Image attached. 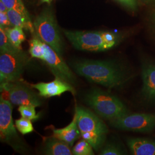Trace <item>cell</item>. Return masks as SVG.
I'll return each instance as SVG.
<instances>
[{
  "mask_svg": "<svg viewBox=\"0 0 155 155\" xmlns=\"http://www.w3.org/2000/svg\"><path fill=\"white\" fill-rule=\"evenodd\" d=\"M72 67L90 82L109 89L121 87L127 80L126 71L113 61L81 60L75 61Z\"/></svg>",
  "mask_w": 155,
  "mask_h": 155,
  "instance_id": "6da1fadb",
  "label": "cell"
},
{
  "mask_svg": "<svg viewBox=\"0 0 155 155\" xmlns=\"http://www.w3.org/2000/svg\"><path fill=\"white\" fill-rule=\"evenodd\" d=\"M73 47L78 50L101 52L110 50L119 44L121 36L109 31L63 30Z\"/></svg>",
  "mask_w": 155,
  "mask_h": 155,
  "instance_id": "7a4b0ae2",
  "label": "cell"
},
{
  "mask_svg": "<svg viewBox=\"0 0 155 155\" xmlns=\"http://www.w3.org/2000/svg\"><path fill=\"white\" fill-rule=\"evenodd\" d=\"M85 101L97 114L109 121L130 113L127 107L118 98L98 88L92 89L87 93Z\"/></svg>",
  "mask_w": 155,
  "mask_h": 155,
  "instance_id": "3957f363",
  "label": "cell"
},
{
  "mask_svg": "<svg viewBox=\"0 0 155 155\" xmlns=\"http://www.w3.org/2000/svg\"><path fill=\"white\" fill-rule=\"evenodd\" d=\"M77 124L82 139L88 141L95 151L102 148L105 143L108 128L94 113L82 106H77Z\"/></svg>",
  "mask_w": 155,
  "mask_h": 155,
  "instance_id": "277c9868",
  "label": "cell"
},
{
  "mask_svg": "<svg viewBox=\"0 0 155 155\" xmlns=\"http://www.w3.org/2000/svg\"><path fill=\"white\" fill-rule=\"evenodd\" d=\"M33 26L36 35L61 56L63 45L61 34L52 10L47 8L35 18Z\"/></svg>",
  "mask_w": 155,
  "mask_h": 155,
  "instance_id": "5b68a950",
  "label": "cell"
},
{
  "mask_svg": "<svg viewBox=\"0 0 155 155\" xmlns=\"http://www.w3.org/2000/svg\"><path fill=\"white\" fill-rule=\"evenodd\" d=\"M27 63L28 55L22 50L16 52H0L1 83L20 81Z\"/></svg>",
  "mask_w": 155,
  "mask_h": 155,
  "instance_id": "8992f818",
  "label": "cell"
},
{
  "mask_svg": "<svg viewBox=\"0 0 155 155\" xmlns=\"http://www.w3.org/2000/svg\"><path fill=\"white\" fill-rule=\"evenodd\" d=\"M12 103L1 96L0 99V139L1 142L9 144L15 150L21 152L25 149L18 137L12 118Z\"/></svg>",
  "mask_w": 155,
  "mask_h": 155,
  "instance_id": "52a82bcc",
  "label": "cell"
},
{
  "mask_svg": "<svg viewBox=\"0 0 155 155\" xmlns=\"http://www.w3.org/2000/svg\"><path fill=\"white\" fill-rule=\"evenodd\" d=\"M110 121L113 127L122 130L149 133L155 129V114H127Z\"/></svg>",
  "mask_w": 155,
  "mask_h": 155,
  "instance_id": "ba28073f",
  "label": "cell"
},
{
  "mask_svg": "<svg viewBox=\"0 0 155 155\" xmlns=\"http://www.w3.org/2000/svg\"><path fill=\"white\" fill-rule=\"evenodd\" d=\"M1 91L8 94L9 101L15 105H41L40 95L21 81L1 83Z\"/></svg>",
  "mask_w": 155,
  "mask_h": 155,
  "instance_id": "9c48e42d",
  "label": "cell"
},
{
  "mask_svg": "<svg viewBox=\"0 0 155 155\" xmlns=\"http://www.w3.org/2000/svg\"><path fill=\"white\" fill-rule=\"evenodd\" d=\"M41 61L47 64L55 78L70 84H75L76 78L71 70L67 65L61 56L45 42H43V54Z\"/></svg>",
  "mask_w": 155,
  "mask_h": 155,
  "instance_id": "30bf717a",
  "label": "cell"
},
{
  "mask_svg": "<svg viewBox=\"0 0 155 155\" xmlns=\"http://www.w3.org/2000/svg\"><path fill=\"white\" fill-rule=\"evenodd\" d=\"M31 86L39 91L40 97L45 98L60 96L67 91H70L73 94L75 93V90L70 83L58 78H55L54 81L50 82H40L31 84Z\"/></svg>",
  "mask_w": 155,
  "mask_h": 155,
  "instance_id": "8fae6325",
  "label": "cell"
},
{
  "mask_svg": "<svg viewBox=\"0 0 155 155\" xmlns=\"http://www.w3.org/2000/svg\"><path fill=\"white\" fill-rule=\"evenodd\" d=\"M141 77V93L146 100L155 102V64H144L142 66Z\"/></svg>",
  "mask_w": 155,
  "mask_h": 155,
  "instance_id": "7c38bea8",
  "label": "cell"
},
{
  "mask_svg": "<svg viewBox=\"0 0 155 155\" xmlns=\"http://www.w3.org/2000/svg\"><path fill=\"white\" fill-rule=\"evenodd\" d=\"M52 136L66 142L72 147L76 140L79 139L81 134L77 124V114L75 112L72 121L66 127L61 129H52Z\"/></svg>",
  "mask_w": 155,
  "mask_h": 155,
  "instance_id": "4fadbf2b",
  "label": "cell"
},
{
  "mask_svg": "<svg viewBox=\"0 0 155 155\" xmlns=\"http://www.w3.org/2000/svg\"><path fill=\"white\" fill-rule=\"evenodd\" d=\"M130 152L133 155H155V141L145 138H132L127 140Z\"/></svg>",
  "mask_w": 155,
  "mask_h": 155,
  "instance_id": "5bb4252c",
  "label": "cell"
},
{
  "mask_svg": "<svg viewBox=\"0 0 155 155\" xmlns=\"http://www.w3.org/2000/svg\"><path fill=\"white\" fill-rule=\"evenodd\" d=\"M70 146L54 136L47 138L44 145V153L48 155H71Z\"/></svg>",
  "mask_w": 155,
  "mask_h": 155,
  "instance_id": "9a60e30c",
  "label": "cell"
},
{
  "mask_svg": "<svg viewBox=\"0 0 155 155\" xmlns=\"http://www.w3.org/2000/svg\"><path fill=\"white\" fill-rule=\"evenodd\" d=\"M7 14L12 26L28 30L32 35L35 33L33 23L31 21L30 16H27L14 9H8Z\"/></svg>",
  "mask_w": 155,
  "mask_h": 155,
  "instance_id": "2e32d148",
  "label": "cell"
},
{
  "mask_svg": "<svg viewBox=\"0 0 155 155\" xmlns=\"http://www.w3.org/2000/svg\"><path fill=\"white\" fill-rule=\"evenodd\" d=\"M4 29L8 38L12 45L19 50H22L21 45L26 39L23 29L19 27L13 26Z\"/></svg>",
  "mask_w": 155,
  "mask_h": 155,
  "instance_id": "e0dca14e",
  "label": "cell"
},
{
  "mask_svg": "<svg viewBox=\"0 0 155 155\" xmlns=\"http://www.w3.org/2000/svg\"><path fill=\"white\" fill-rule=\"evenodd\" d=\"M29 52L32 58L41 60L43 54V41L39 39L36 33L32 35V38L29 41Z\"/></svg>",
  "mask_w": 155,
  "mask_h": 155,
  "instance_id": "ac0fdd59",
  "label": "cell"
},
{
  "mask_svg": "<svg viewBox=\"0 0 155 155\" xmlns=\"http://www.w3.org/2000/svg\"><path fill=\"white\" fill-rule=\"evenodd\" d=\"M72 154L74 155H94L93 148L84 139L81 140L72 148Z\"/></svg>",
  "mask_w": 155,
  "mask_h": 155,
  "instance_id": "d6986e66",
  "label": "cell"
},
{
  "mask_svg": "<svg viewBox=\"0 0 155 155\" xmlns=\"http://www.w3.org/2000/svg\"><path fill=\"white\" fill-rule=\"evenodd\" d=\"M19 50L14 47L8 38L4 28L0 27V52H16Z\"/></svg>",
  "mask_w": 155,
  "mask_h": 155,
  "instance_id": "ffe728a7",
  "label": "cell"
},
{
  "mask_svg": "<svg viewBox=\"0 0 155 155\" xmlns=\"http://www.w3.org/2000/svg\"><path fill=\"white\" fill-rule=\"evenodd\" d=\"M35 107L34 106L20 105L18 108V111L23 118L35 121L39 118V114L36 113Z\"/></svg>",
  "mask_w": 155,
  "mask_h": 155,
  "instance_id": "44dd1931",
  "label": "cell"
},
{
  "mask_svg": "<svg viewBox=\"0 0 155 155\" xmlns=\"http://www.w3.org/2000/svg\"><path fill=\"white\" fill-rule=\"evenodd\" d=\"M15 126L23 135L31 133L34 130L31 121L23 117L15 121Z\"/></svg>",
  "mask_w": 155,
  "mask_h": 155,
  "instance_id": "7402d4cb",
  "label": "cell"
},
{
  "mask_svg": "<svg viewBox=\"0 0 155 155\" xmlns=\"http://www.w3.org/2000/svg\"><path fill=\"white\" fill-rule=\"evenodd\" d=\"M8 9H14L23 15L29 16L27 10L22 2V0H1Z\"/></svg>",
  "mask_w": 155,
  "mask_h": 155,
  "instance_id": "603a6c76",
  "label": "cell"
},
{
  "mask_svg": "<svg viewBox=\"0 0 155 155\" xmlns=\"http://www.w3.org/2000/svg\"><path fill=\"white\" fill-rule=\"evenodd\" d=\"M121 147L118 144L114 143H108L102 148L100 152V155H124Z\"/></svg>",
  "mask_w": 155,
  "mask_h": 155,
  "instance_id": "cb8c5ba5",
  "label": "cell"
},
{
  "mask_svg": "<svg viewBox=\"0 0 155 155\" xmlns=\"http://www.w3.org/2000/svg\"><path fill=\"white\" fill-rule=\"evenodd\" d=\"M12 27V25L10 21L7 12H0V27L5 29Z\"/></svg>",
  "mask_w": 155,
  "mask_h": 155,
  "instance_id": "d4e9b609",
  "label": "cell"
},
{
  "mask_svg": "<svg viewBox=\"0 0 155 155\" xmlns=\"http://www.w3.org/2000/svg\"><path fill=\"white\" fill-rule=\"evenodd\" d=\"M122 5L132 11H136L138 8L137 0H116Z\"/></svg>",
  "mask_w": 155,
  "mask_h": 155,
  "instance_id": "484cf974",
  "label": "cell"
},
{
  "mask_svg": "<svg viewBox=\"0 0 155 155\" xmlns=\"http://www.w3.org/2000/svg\"><path fill=\"white\" fill-rule=\"evenodd\" d=\"M8 9L4 3L0 0V12H7Z\"/></svg>",
  "mask_w": 155,
  "mask_h": 155,
  "instance_id": "4316f807",
  "label": "cell"
},
{
  "mask_svg": "<svg viewBox=\"0 0 155 155\" xmlns=\"http://www.w3.org/2000/svg\"><path fill=\"white\" fill-rule=\"evenodd\" d=\"M53 0H40V3H47L48 4H50Z\"/></svg>",
  "mask_w": 155,
  "mask_h": 155,
  "instance_id": "83f0119b",
  "label": "cell"
},
{
  "mask_svg": "<svg viewBox=\"0 0 155 155\" xmlns=\"http://www.w3.org/2000/svg\"><path fill=\"white\" fill-rule=\"evenodd\" d=\"M141 1H143L144 3H147V4H150L155 2V0H141Z\"/></svg>",
  "mask_w": 155,
  "mask_h": 155,
  "instance_id": "f1b7e54d",
  "label": "cell"
},
{
  "mask_svg": "<svg viewBox=\"0 0 155 155\" xmlns=\"http://www.w3.org/2000/svg\"><path fill=\"white\" fill-rule=\"evenodd\" d=\"M152 21L155 27V11L153 12L152 15Z\"/></svg>",
  "mask_w": 155,
  "mask_h": 155,
  "instance_id": "f546056e",
  "label": "cell"
}]
</instances>
